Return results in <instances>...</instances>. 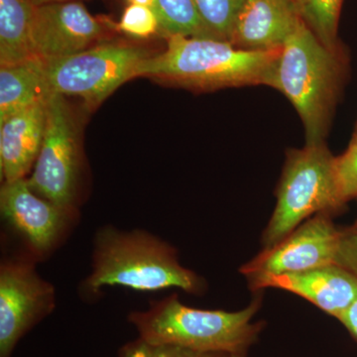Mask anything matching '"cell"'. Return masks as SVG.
<instances>
[{
    "mask_svg": "<svg viewBox=\"0 0 357 357\" xmlns=\"http://www.w3.org/2000/svg\"><path fill=\"white\" fill-rule=\"evenodd\" d=\"M116 27L119 31L135 38H148L160 31L158 17L154 9L140 4H129Z\"/></svg>",
    "mask_w": 357,
    "mask_h": 357,
    "instance_id": "ffe728a7",
    "label": "cell"
},
{
    "mask_svg": "<svg viewBox=\"0 0 357 357\" xmlns=\"http://www.w3.org/2000/svg\"><path fill=\"white\" fill-rule=\"evenodd\" d=\"M349 229H351L352 230H356V231H357V220L356 222L354 223V225H351V227H349Z\"/></svg>",
    "mask_w": 357,
    "mask_h": 357,
    "instance_id": "83f0119b",
    "label": "cell"
},
{
    "mask_svg": "<svg viewBox=\"0 0 357 357\" xmlns=\"http://www.w3.org/2000/svg\"><path fill=\"white\" fill-rule=\"evenodd\" d=\"M333 215L321 213L300 225L280 243L263 248L239 268L246 280L297 273L337 263L342 229L333 222Z\"/></svg>",
    "mask_w": 357,
    "mask_h": 357,
    "instance_id": "9c48e42d",
    "label": "cell"
},
{
    "mask_svg": "<svg viewBox=\"0 0 357 357\" xmlns=\"http://www.w3.org/2000/svg\"><path fill=\"white\" fill-rule=\"evenodd\" d=\"M0 211L35 260L44 259L60 248L77 217V211L62 208L33 192L26 178L3 182Z\"/></svg>",
    "mask_w": 357,
    "mask_h": 357,
    "instance_id": "30bf717a",
    "label": "cell"
},
{
    "mask_svg": "<svg viewBox=\"0 0 357 357\" xmlns=\"http://www.w3.org/2000/svg\"><path fill=\"white\" fill-rule=\"evenodd\" d=\"M79 1V0H31L34 6H42V4L53 3V2Z\"/></svg>",
    "mask_w": 357,
    "mask_h": 357,
    "instance_id": "484cf974",
    "label": "cell"
},
{
    "mask_svg": "<svg viewBox=\"0 0 357 357\" xmlns=\"http://www.w3.org/2000/svg\"><path fill=\"white\" fill-rule=\"evenodd\" d=\"M354 140L357 141V133H356V138H354Z\"/></svg>",
    "mask_w": 357,
    "mask_h": 357,
    "instance_id": "f1b7e54d",
    "label": "cell"
},
{
    "mask_svg": "<svg viewBox=\"0 0 357 357\" xmlns=\"http://www.w3.org/2000/svg\"><path fill=\"white\" fill-rule=\"evenodd\" d=\"M262 304L257 295L236 312L185 306L177 295L152 301L144 311L131 312L129 323L150 344L176 345L206 354H243L259 337L264 325L253 321Z\"/></svg>",
    "mask_w": 357,
    "mask_h": 357,
    "instance_id": "7a4b0ae2",
    "label": "cell"
},
{
    "mask_svg": "<svg viewBox=\"0 0 357 357\" xmlns=\"http://www.w3.org/2000/svg\"><path fill=\"white\" fill-rule=\"evenodd\" d=\"M129 4H140L154 9L155 0H128Z\"/></svg>",
    "mask_w": 357,
    "mask_h": 357,
    "instance_id": "d4e9b609",
    "label": "cell"
},
{
    "mask_svg": "<svg viewBox=\"0 0 357 357\" xmlns=\"http://www.w3.org/2000/svg\"><path fill=\"white\" fill-rule=\"evenodd\" d=\"M280 51L245 50L215 38L169 37L166 50L147 58L138 77L201 91L268 86Z\"/></svg>",
    "mask_w": 357,
    "mask_h": 357,
    "instance_id": "3957f363",
    "label": "cell"
},
{
    "mask_svg": "<svg viewBox=\"0 0 357 357\" xmlns=\"http://www.w3.org/2000/svg\"><path fill=\"white\" fill-rule=\"evenodd\" d=\"M31 0H0V66L37 57L32 39Z\"/></svg>",
    "mask_w": 357,
    "mask_h": 357,
    "instance_id": "2e32d148",
    "label": "cell"
},
{
    "mask_svg": "<svg viewBox=\"0 0 357 357\" xmlns=\"http://www.w3.org/2000/svg\"><path fill=\"white\" fill-rule=\"evenodd\" d=\"M199 15L215 39L230 42L245 0H194Z\"/></svg>",
    "mask_w": 357,
    "mask_h": 357,
    "instance_id": "d6986e66",
    "label": "cell"
},
{
    "mask_svg": "<svg viewBox=\"0 0 357 357\" xmlns=\"http://www.w3.org/2000/svg\"><path fill=\"white\" fill-rule=\"evenodd\" d=\"M82 152L79 124L64 96L47 98L44 139L27 180L33 192L68 210L77 211Z\"/></svg>",
    "mask_w": 357,
    "mask_h": 357,
    "instance_id": "52a82bcc",
    "label": "cell"
},
{
    "mask_svg": "<svg viewBox=\"0 0 357 357\" xmlns=\"http://www.w3.org/2000/svg\"><path fill=\"white\" fill-rule=\"evenodd\" d=\"M109 28L79 1L35 6L32 39L35 54L45 62L59 60L102 44Z\"/></svg>",
    "mask_w": 357,
    "mask_h": 357,
    "instance_id": "8fae6325",
    "label": "cell"
},
{
    "mask_svg": "<svg viewBox=\"0 0 357 357\" xmlns=\"http://www.w3.org/2000/svg\"><path fill=\"white\" fill-rule=\"evenodd\" d=\"M302 22L294 0H245L230 43L245 50H279Z\"/></svg>",
    "mask_w": 357,
    "mask_h": 357,
    "instance_id": "4fadbf2b",
    "label": "cell"
},
{
    "mask_svg": "<svg viewBox=\"0 0 357 357\" xmlns=\"http://www.w3.org/2000/svg\"><path fill=\"white\" fill-rule=\"evenodd\" d=\"M225 357H245L243 354H227Z\"/></svg>",
    "mask_w": 357,
    "mask_h": 357,
    "instance_id": "4316f807",
    "label": "cell"
},
{
    "mask_svg": "<svg viewBox=\"0 0 357 357\" xmlns=\"http://www.w3.org/2000/svg\"><path fill=\"white\" fill-rule=\"evenodd\" d=\"M301 17L319 41L337 53V27L342 0H294Z\"/></svg>",
    "mask_w": 357,
    "mask_h": 357,
    "instance_id": "ac0fdd59",
    "label": "cell"
},
{
    "mask_svg": "<svg viewBox=\"0 0 357 357\" xmlns=\"http://www.w3.org/2000/svg\"><path fill=\"white\" fill-rule=\"evenodd\" d=\"M121 286L136 291L177 288L203 295V277L185 268L177 249L146 230H123L105 225L96 231L91 270L82 283V294L98 297L103 287Z\"/></svg>",
    "mask_w": 357,
    "mask_h": 357,
    "instance_id": "6da1fadb",
    "label": "cell"
},
{
    "mask_svg": "<svg viewBox=\"0 0 357 357\" xmlns=\"http://www.w3.org/2000/svg\"><path fill=\"white\" fill-rule=\"evenodd\" d=\"M337 83V52L301 23L282 47L268 86L281 91L297 110L306 143L325 142Z\"/></svg>",
    "mask_w": 357,
    "mask_h": 357,
    "instance_id": "277c9868",
    "label": "cell"
},
{
    "mask_svg": "<svg viewBox=\"0 0 357 357\" xmlns=\"http://www.w3.org/2000/svg\"><path fill=\"white\" fill-rule=\"evenodd\" d=\"M47 64L34 57L0 69V123L50 95Z\"/></svg>",
    "mask_w": 357,
    "mask_h": 357,
    "instance_id": "9a60e30c",
    "label": "cell"
},
{
    "mask_svg": "<svg viewBox=\"0 0 357 357\" xmlns=\"http://www.w3.org/2000/svg\"><path fill=\"white\" fill-rule=\"evenodd\" d=\"M152 54L126 44H100L47 64L50 93L77 96L98 107L122 84L138 77L141 64Z\"/></svg>",
    "mask_w": 357,
    "mask_h": 357,
    "instance_id": "8992f818",
    "label": "cell"
},
{
    "mask_svg": "<svg viewBox=\"0 0 357 357\" xmlns=\"http://www.w3.org/2000/svg\"><path fill=\"white\" fill-rule=\"evenodd\" d=\"M337 264L351 271L357 277V231L342 229V241L337 255Z\"/></svg>",
    "mask_w": 357,
    "mask_h": 357,
    "instance_id": "603a6c76",
    "label": "cell"
},
{
    "mask_svg": "<svg viewBox=\"0 0 357 357\" xmlns=\"http://www.w3.org/2000/svg\"><path fill=\"white\" fill-rule=\"evenodd\" d=\"M35 261L24 256L0 265V357H11L21 338L55 309V288Z\"/></svg>",
    "mask_w": 357,
    "mask_h": 357,
    "instance_id": "ba28073f",
    "label": "cell"
},
{
    "mask_svg": "<svg viewBox=\"0 0 357 357\" xmlns=\"http://www.w3.org/2000/svg\"><path fill=\"white\" fill-rule=\"evenodd\" d=\"M227 354H206L176 347V345L155 344L138 337L128 342L119 351V357H225Z\"/></svg>",
    "mask_w": 357,
    "mask_h": 357,
    "instance_id": "7402d4cb",
    "label": "cell"
},
{
    "mask_svg": "<svg viewBox=\"0 0 357 357\" xmlns=\"http://www.w3.org/2000/svg\"><path fill=\"white\" fill-rule=\"evenodd\" d=\"M335 178L342 206L357 198V141L342 156L335 157Z\"/></svg>",
    "mask_w": 357,
    "mask_h": 357,
    "instance_id": "44dd1931",
    "label": "cell"
},
{
    "mask_svg": "<svg viewBox=\"0 0 357 357\" xmlns=\"http://www.w3.org/2000/svg\"><path fill=\"white\" fill-rule=\"evenodd\" d=\"M347 328L357 344V300L337 319Z\"/></svg>",
    "mask_w": 357,
    "mask_h": 357,
    "instance_id": "cb8c5ba5",
    "label": "cell"
},
{
    "mask_svg": "<svg viewBox=\"0 0 357 357\" xmlns=\"http://www.w3.org/2000/svg\"><path fill=\"white\" fill-rule=\"evenodd\" d=\"M335 161L325 142L306 143L288 151L273 213L263 231V248L280 243L310 218L333 215L344 206L338 197Z\"/></svg>",
    "mask_w": 357,
    "mask_h": 357,
    "instance_id": "5b68a950",
    "label": "cell"
},
{
    "mask_svg": "<svg viewBox=\"0 0 357 357\" xmlns=\"http://www.w3.org/2000/svg\"><path fill=\"white\" fill-rule=\"evenodd\" d=\"M248 283L252 292L279 289L295 294L337 319L357 300V277L337 263L297 273L269 275Z\"/></svg>",
    "mask_w": 357,
    "mask_h": 357,
    "instance_id": "7c38bea8",
    "label": "cell"
},
{
    "mask_svg": "<svg viewBox=\"0 0 357 357\" xmlns=\"http://www.w3.org/2000/svg\"><path fill=\"white\" fill-rule=\"evenodd\" d=\"M47 98L0 123V170L3 182L25 178L34 167L46 128Z\"/></svg>",
    "mask_w": 357,
    "mask_h": 357,
    "instance_id": "5bb4252c",
    "label": "cell"
},
{
    "mask_svg": "<svg viewBox=\"0 0 357 357\" xmlns=\"http://www.w3.org/2000/svg\"><path fill=\"white\" fill-rule=\"evenodd\" d=\"M154 11L158 17L160 32L166 38H215L202 20L194 0H155Z\"/></svg>",
    "mask_w": 357,
    "mask_h": 357,
    "instance_id": "e0dca14e",
    "label": "cell"
}]
</instances>
